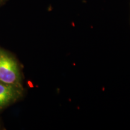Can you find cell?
Wrapping results in <instances>:
<instances>
[{
    "instance_id": "obj_1",
    "label": "cell",
    "mask_w": 130,
    "mask_h": 130,
    "mask_svg": "<svg viewBox=\"0 0 130 130\" xmlns=\"http://www.w3.org/2000/svg\"><path fill=\"white\" fill-rule=\"evenodd\" d=\"M21 74L16 60L4 51H0V82L19 85Z\"/></svg>"
},
{
    "instance_id": "obj_2",
    "label": "cell",
    "mask_w": 130,
    "mask_h": 130,
    "mask_svg": "<svg viewBox=\"0 0 130 130\" xmlns=\"http://www.w3.org/2000/svg\"><path fill=\"white\" fill-rule=\"evenodd\" d=\"M22 95L20 85L5 84L0 82V108L14 102Z\"/></svg>"
},
{
    "instance_id": "obj_3",
    "label": "cell",
    "mask_w": 130,
    "mask_h": 130,
    "mask_svg": "<svg viewBox=\"0 0 130 130\" xmlns=\"http://www.w3.org/2000/svg\"><path fill=\"white\" fill-rule=\"evenodd\" d=\"M1 1H2V0H0V2H1Z\"/></svg>"
}]
</instances>
